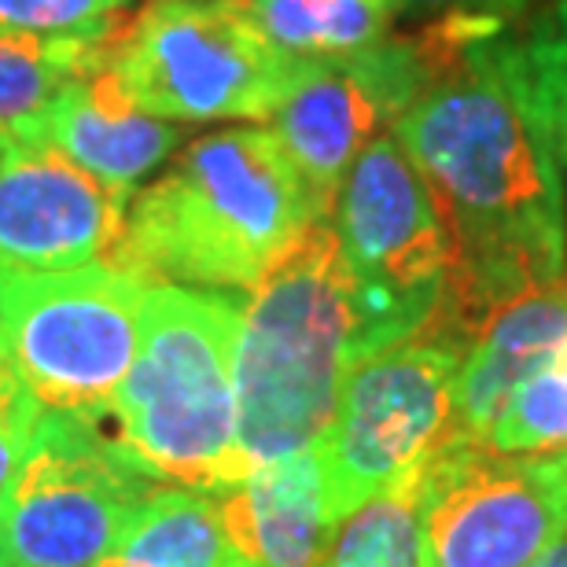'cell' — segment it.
I'll return each mask as SVG.
<instances>
[{
  "instance_id": "obj_1",
  "label": "cell",
  "mask_w": 567,
  "mask_h": 567,
  "mask_svg": "<svg viewBox=\"0 0 567 567\" xmlns=\"http://www.w3.org/2000/svg\"><path fill=\"white\" fill-rule=\"evenodd\" d=\"M391 133L453 240L446 291L424 332L468 350L502 306L564 280L560 155L519 41L502 30L450 52Z\"/></svg>"
},
{
  "instance_id": "obj_2",
  "label": "cell",
  "mask_w": 567,
  "mask_h": 567,
  "mask_svg": "<svg viewBox=\"0 0 567 567\" xmlns=\"http://www.w3.org/2000/svg\"><path fill=\"white\" fill-rule=\"evenodd\" d=\"M317 221L321 203L274 130H221L133 192L104 262L147 284L251 291Z\"/></svg>"
},
{
  "instance_id": "obj_3",
  "label": "cell",
  "mask_w": 567,
  "mask_h": 567,
  "mask_svg": "<svg viewBox=\"0 0 567 567\" xmlns=\"http://www.w3.org/2000/svg\"><path fill=\"white\" fill-rule=\"evenodd\" d=\"M236 324L233 291L147 288L137 358L96 421L158 486L225 494L251 475L233 377Z\"/></svg>"
},
{
  "instance_id": "obj_4",
  "label": "cell",
  "mask_w": 567,
  "mask_h": 567,
  "mask_svg": "<svg viewBox=\"0 0 567 567\" xmlns=\"http://www.w3.org/2000/svg\"><path fill=\"white\" fill-rule=\"evenodd\" d=\"M361 358L354 284L332 221H317L240 302L233 377L251 468L321 442Z\"/></svg>"
},
{
  "instance_id": "obj_5",
  "label": "cell",
  "mask_w": 567,
  "mask_h": 567,
  "mask_svg": "<svg viewBox=\"0 0 567 567\" xmlns=\"http://www.w3.org/2000/svg\"><path fill=\"white\" fill-rule=\"evenodd\" d=\"M122 93L158 118H274L302 60L274 49L233 0H147L104 41Z\"/></svg>"
},
{
  "instance_id": "obj_6",
  "label": "cell",
  "mask_w": 567,
  "mask_h": 567,
  "mask_svg": "<svg viewBox=\"0 0 567 567\" xmlns=\"http://www.w3.org/2000/svg\"><path fill=\"white\" fill-rule=\"evenodd\" d=\"M328 221L354 284L365 358L421 336L446 291L453 240L394 133H380L354 158Z\"/></svg>"
},
{
  "instance_id": "obj_7",
  "label": "cell",
  "mask_w": 567,
  "mask_h": 567,
  "mask_svg": "<svg viewBox=\"0 0 567 567\" xmlns=\"http://www.w3.org/2000/svg\"><path fill=\"white\" fill-rule=\"evenodd\" d=\"M147 288L107 262L60 274L0 269V339L44 413L107 410L137 358Z\"/></svg>"
},
{
  "instance_id": "obj_8",
  "label": "cell",
  "mask_w": 567,
  "mask_h": 567,
  "mask_svg": "<svg viewBox=\"0 0 567 567\" xmlns=\"http://www.w3.org/2000/svg\"><path fill=\"white\" fill-rule=\"evenodd\" d=\"M461 343L413 336L361 358L347 372L339 405L317 442L324 508L339 527L361 505L431 464L453 431Z\"/></svg>"
},
{
  "instance_id": "obj_9",
  "label": "cell",
  "mask_w": 567,
  "mask_h": 567,
  "mask_svg": "<svg viewBox=\"0 0 567 567\" xmlns=\"http://www.w3.org/2000/svg\"><path fill=\"white\" fill-rule=\"evenodd\" d=\"M155 486L96 416L41 413L0 494V567H93Z\"/></svg>"
},
{
  "instance_id": "obj_10",
  "label": "cell",
  "mask_w": 567,
  "mask_h": 567,
  "mask_svg": "<svg viewBox=\"0 0 567 567\" xmlns=\"http://www.w3.org/2000/svg\"><path fill=\"white\" fill-rule=\"evenodd\" d=\"M567 535V457L446 439L427 464L421 567H527Z\"/></svg>"
},
{
  "instance_id": "obj_11",
  "label": "cell",
  "mask_w": 567,
  "mask_h": 567,
  "mask_svg": "<svg viewBox=\"0 0 567 567\" xmlns=\"http://www.w3.org/2000/svg\"><path fill=\"white\" fill-rule=\"evenodd\" d=\"M439 63L442 55L424 30L332 60H302L269 130L306 177L324 218H332L354 158L380 133H391L388 126L424 93Z\"/></svg>"
},
{
  "instance_id": "obj_12",
  "label": "cell",
  "mask_w": 567,
  "mask_h": 567,
  "mask_svg": "<svg viewBox=\"0 0 567 567\" xmlns=\"http://www.w3.org/2000/svg\"><path fill=\"white\" fill-rule=\"evenodd\" d=\"M130 199L52 147L8 137L0 155V269L60 274L100 262L118 240Z\"/></svg>"
},
{
  "instance_id": "obj_13",
  "label": "cell",
  "mask_w": 567,
  "mask_h": 567,
  "mask_svg": "<svg viewBox=\"0 0 567 567\" xmlns=\"http://www.w3.org/2000/svg\"><path fill=\"white\" fill-rule=\"evenodd\" d=\"M8 137L52 147L85 174L133 196L141 181L174 155L185 130L133 104L107 71L100 44L96 60L71 78L38 118Z\"/></svg>"
},
{
  "instance_id": "obj_14",
  "label": "cell",
  "mask_w": 567,
  "mask_h": 567,
  "mask_svg": "<svg viewBox=\"0 0 567 567\" xmlns=\"http://www.w3.org/2000/svg\"><path fill=\"white\" fill-rule=\"evenodd\" d=\"M567 347V280L546 284L502 306L480 332L457 372L450 439L483 442L505 402Z\"/></svg>"
},
{
  "instance_id": "obj_15",
  "label": "cell",
  "mask_w": 567,
  "mask_h": 567,
  "mask_svg": "<svg viewBox=\"0 0 567 567\" xmlns=\"http://www.w3.org/2000/svg\"><path fill=\"white\" fill-rule=\"evenodd\" d=\"M221 508L244 567H321L339 530L324 508L317 450L258 464L221 494Z\"/></svg>"
},
{
  "instance_id": "obj_16",
  "label": "cell",
  "mask_w": 567,
  "mask_h": 567,
  "mask_svg": "<svg viewBox=\"0 0 567 567\" xmlns=\"http://www.w3.org/2000/svg\"><path fill=\"white\" fill-rule=\"evenodd\" d=\"M93 567H244L221 494L155 486L141 513Z\"/></svg>"
},
{
  "instance_id": "obj_17",
  "label": "cell",
  "mask_w": 567,
  "mask_h": 567,
  "mask_svg": "<svg viewBox=\"0 0 567 567\" xmlns=\"http://www.w3.org/2000/svg\"><path fill=\"white\" fill-rule=\"evenodd\" d=\"M255 30L291 60H332L388 38L391 0H233Z\"/></svg>"
},
{
  "instance_id": "obj_18",
  "label": "cell",
  "mask_w": 567,
  "mask_h": 567,
  "mask_svg": "<svg viewBox=\"0 0 567 567\" xmlns=\"http://www.w3.org/2000/svg\"><path fill=\"white\" fill-rule=\"evenodd\" d=\"M427 464L339 524L321 567H421Z\"/></svg>"
},
{
  "instance_id": "obj_19",
  "label": "cell",
  "mask_w": 567,
  "mask_h": 567,
  "mask_svg": "<svg viewBox=\"0 0 567 567\" xmlns=\"http://www.w3.org/2000/svg\"><path fill=\"white\" fill-rule=\"evenodd\" d=\"M104 41L0 33V130L16 133L38 118L96 60Z\"/></svg>"
},
{
  "instance_id": "obj_20",
  "label": "cell",
  "mask_w": 567,
  "mask_h": 567,
  "mask_svg": "<svg viewBox=\"0 0 567 567\" xmlns=\"http://www.w3.org/2000/svg\"><path fill=\"white\" fill-rule=\"evenodd\" d=\"M483 446L494 453H524V457L567 450V369L560 361L519 383L502 416L486 431Z\"/></svg>"
},
{
  "instance_id": "obj_21",
  "label": "cell",
  "mask_w": 567,
  "mask_h": 567,
  "mask_svg": "<svg viewBox=\"0 0 567 567\" xmlns=\"http://www.w3.org/2000/svg\"><path fill=\"white\" fill-rule=\"evenodd\" d=\"M538 107L567 166V0H546L527 41H519Z\"/></svg>"
},
{
  "instance_id": "obj_22",
  "label": "cell",
  "mask_w": 567,
  "mask_h": 567,
  "mask_svg": "<svg viewBox=\"0 0 567 567\" xmlns=\"http://www.w3.org/2000/svg\"><path fill=\"white\" fill-rule=\"evenodd\" d=\"M133 0H0V33L104 41Z\"/></svg>"
},
{
  "instance_id": "obj_23",
  "label": "cell",
  "mask_w": 567,
  "mask_h": 567,
  "mask_svg": "<svg viewBox=\"0 0 567 567\" xmlns=\"http://www.w3.org/2000/svg\"><path fill=\"white\" fill-rule=\"evenodd\" d=\"M41 402L33 399L27 380L19 377L4 339H0V494L16 480L22 457H27L33 431L41 424Z\"/></svg>"
},
{
  "instance_id": "obj_24",
  "label": "cell",
  "mask_w": 567,
  "mask_h": 567,
  "mask_svg": "<svg viewBox=\"0 0 567 567\" xmlns=\"http://www.w3.org/2000/svg\"><path fill=\"white\" fill-rule=\"evenodd\" d=\"M535 0H391L394 16H491L508 19Z\"/></svg>"
},
{
  "instance_id": "obj_25",
  "label": "cell",
  "mask_w": 567,
  "mask_h": 567,
  "mask_svg": "<svg viewBox=\"0 0 567 567\" xmlns=\"http://www.w3.org/2000/svg\"><path fill=\"white\" fill-rule=\"evenodd\" d=\"M527 567H567V535L557 542L553 549H546L535 564H527Z\"/></svg>"
},
{
  "instance_id": "obj_26",
  "label": "cell",
  "mask_w": 567,
  "mask_h": 567,
  "mask_svg": "<svg viewBox=\"0 0 567 567\" xmlns=\"http://www.w3.org/2000/svg\"><path fill=\"white\" fill-rule=\"evenodd\" d=\"M4 147H8V133L0 130V155H4Z\"/></svg>"
},
{
  "instance_id": "obj_27",
  "label": "cell",
  "mask_w": 567,
  "mask_h": 567,
  "mask_svg": "<svg viewBox=\"0 0 567 567\" xmlns=\"http://www.w3.org/2000/svg\"><path fill=\"white\" fill-rule=\"evenodd\" d=\"M557 361H560V365H564V369H567V347H564V350H560V358H557Z\"/></svg>"
},
{
  "instance_id": "obj_28",
  "label": "cell",
  "mask_w": 567,
  "mask_h": 567,
  "mask_svg": "<svg viewBox=\"0 0 567 567\" xmlns=\"http://www.w3.org/2000/svg\"><path fill=\"white\" fill-rule=\"evenodd\" d=\"M564 457H567V450H564Z\"/></svg>"
}]
</instances>
